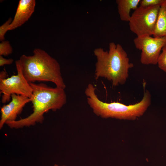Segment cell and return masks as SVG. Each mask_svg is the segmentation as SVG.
Returning a JSON list of instances; mask_svg holds the SVG:
<instances>
[{
	"label": "cell",
	"mask_w": 166,
	"mask_h": 166,
	"mask_svg": "<svg viewBox=\"0 0 166 166\" xmlns=\"http://www.w3.org/2000/svg\"><path fill=\"white\" fill-rule=\"evenodd\" d=\"M17 75L0 79V93L2 94L1 102L3 103L9 101L13 94L28 97H33V89L29 83L24 77L18 60L15 61Z\"/></svg>",
	"instance_id": "6"
},
{
	"label": "cell",
	"mask_w": 166,
	"mask_h": 166,
	"mask_svg": "<svg viewBox=\"0 0 166 166\" xmlns=\"http://www.w3.org/2000/svg\"><path fill=\"white\" fill-rule=\"evenodd\" d=\"M13 48L8 41H3L0 43V55L7 56L11 54Z\"/></svg>",
	"instance_id": "13"
},
{
	"label": "cell",
	"mask_w": 166,
	"mask_h": 166,
	"mask_svg": "<svg viewBox=\"0 0 166 166\" xmlns=\"http://www.w3.org/2000/svg\"><path fill=\"white\" fill-rule=\"evenodd\" d=\"M108 51L101 48L94 50L97 59L95 78L106 79L112 82L113 86L123 85L128 77L129 70L134 65L130 62L127 53L120 44L111 42Z\"/></svg>",
	"instance_id": "2"
},
{
	"label": "cell",
	"mask_w": 166,
	"mask_h": 166,
	"mask_svg": "<svg viewBox=\"0 0 166 166\" xmlns=\"http://www.w3.org/2000/svg\"><path fill=\"white\" fill-rule=\"evenodd\" d=\"M11 100L9 103L4 105L1 108L0 129L6 121L16 120L18 115L21 113L25 105L31 102V99L28 97L15 94L11 95Z\"/></svg>",
	"instance_id": "8"
},
{
	"label": "cell",
	"mask_w": 166,
	"mask_h": 166,
	"mask_svg": "<svg viewBox=\"0 0 166 166\" xmlns=\"http://www.w3.org/2000/svg\"><path fill=\"white\" fill-rule=\"evenodd\" d=\"M54 166H66L65 165H61V166H60V165H59L57 164H55L54 165Z\"/></svg>",
	"instance_id": "18"
},
{
	"label": "cell",
	"mask_w": 166,
	"mask_h": 166,
	"mask_svg": "<svg viewBox=\"0 0 166 166\" xmlns=\"http://www.w3.org/2000/svg\"><path fill=\"white\" fill-rule=\"evenodd\" d=\"M14 60L12 58L8 59L4 58L2 56L0 55V66H2L5 65H10L13 62Z\"/></svg>",
	"instance_id": "16"
},
{
	"label": "cell",
	"mask_w": 166,
	"mask_h": 166,
	"mask_svg": "<svg viewBox=\"0 0 166 166\" xmlns=\"http://www.w3.org/2000/svg\"><path fill=\"white\" fill-rule=\"evenodd\" d=\"M95 91L92 84L88 85L85 92L87 102L93 113L103 118L134 120L142 116L151 104V95L148 90H144L140 102L128 105L118 102H104L99 99Z\"/></svg>",
	"instance_id": "4"
},
{
	"label": "cell",
	"mask_w": 166,
	"mask_h": 166,
	"mask_svg": "<svg viewBox=\"0 0 166 166\" xmlns=\"http://www.w3.org/2000/svg\"><path fill=\"white\" fill-rule=\"evenodd\" d=\"M13 21L11 18H9L0 26V41H3L5 40V36L9 30V26Z\"/></svg>",
	"instance_id": "15"
},
{
	"label": "cell",
	"mask_w": 166,
	"mask_h": 166,
	"mask_svg": "<svg viewBox=\"0 0 166 166\" xmlns=\"http://www.w3.org/2000/svg\"><path fill=\"white\" fill-rule=\"evenodd\" d=\"M33 89L31 102L33 112L28 117L18 120L6 121L11 128H19L42 123L44 114L49 110L60 109L66 103L67 97L64 89L48 86L45 84L29 83Z\"/></svg>",
	"instance_id": "1"
},
{
	"label": "cell",
	"mask_w": 166,
	"mask_h": 166,
	"mask_svg": "<svg viewBox=\"0 0 166 166\" xmlns=\"http://www.w3.org/2000/svg\"><path fill=\"white\" fill-rule=\"evenodd\" d=\"M6 77V73L4 71H2L0 73V79H5Z\"/></svg>",
	"instance_id": "17"
},
{
	"label": "cell",
	"mask_w": 166,
	"mask_h": 166,
	"mask_svg": "<svg viewBox=\"0 0 166 166\" xmlns=\"http://www.w3.org/2000/svg\"><path fill=\"white\" fill-rule=\"evenodd\" d=\"M157 64L159 68L166 73V43L162 49Z\"/></svg>",
	"instance_id": "12"
},
{
	"label": "cell",
	"mask_w": 166,
	"mask_h": 166,
	"mask_svg": "<svg viewBox=\"0 0 166 166\" xmlns=\"http://www.w3.org/2000/svg\"><path fill=\"white\" fill-rule=\"evenodd\" d=\"M18 61L22 74L29 83L50 81L57 87L66 88L59 63L45 50L36 48L32 55L23 54Z\"/></svg>",
	"instance_id": "3"
},
{
	"label": "cell",
	"mask_w": 166,
	"mask_h": 166,
	"mask_svg": "<svg viewBox=\"0 0 166 166\" xmlns=\"http://www.w3.org/2000/svg\"><path fill=\"white\" fill-rule=\"evenodd\" d=\"M152 36L156 38L166 37V1L160 6Z\"/></svg>",
	"instance_id": "11"
},
{
	"label": "cell",
	"mask_w": 166,
	"mask_h": 166,
	"mask_svg": "<svg viewBox=\"0 0 166 166\" xmlns=\"http://www.w3.org/2000/svg\"><path fill=\"white\" fill-rule=\"evenodd\" d=\"M166 0H140V6L142 7H148L155 6H161Z\"/></svg>",
	"instance_id": "14"
},
{
	"label": "cell",
	"mask_w": 166,
	"mask_h": 166,
	"mask_svg": "<svg viewBox=\"0 0 166 166\" xmlns=\"http://www.w3.org/2000/svg\"><path fill=\"white\" fill-rule=\"evenodd\" d=\"M140 0H117L118 13L120 19L128 22L132 10H135L139 6Z\"/></svg>",
	"instance_id": "10"
},
{
	"label": "cell",
	"mask_w": 166,
	"mask_h": 166,
	"mask_svg": "<svg viewBox=\"0 0 166 166\" xmlns=\"http://www.w3.org/2000/svg\"><path fill=\"white\" fill-rule=\"evenodd\" d=\"M160 6H139L128 21L131 31L137 37L153 35Z\"/></svg>",
	"instance_id": "5"
},
{
	"label": "cell",
	"mask_w": 166,
	"mask_h": 166,
	"mask_svg": "<svg viewBox=\"0 0 166 166\" xmlns=\"http://www.w3.org/2000/svg\"><path fill=\"white\" fill-rule=\"evenodd\" d=\"M36 6L35 0H20L19 2L14 19L9 30L22 26L27 21L34 12Z\"/></svg>",
	"instance_id": "9"
},
{
	"label": "cell",
	"mask_w": 166,
	"mask_h": 166,
	"mask_svg": "<svg viewBox=\"0 0 166 166\" xmlns=\"http://www.w3.org/2000/svg\"><path fill=\"white\" fill-rule=\"evenodd\" d=\"M136 48L141 51L140 61L144 65L157 64L162 49L166 43V37H137L133 40Z\"/></svg>",
	"instance_id": "7"
}]
</instances>
